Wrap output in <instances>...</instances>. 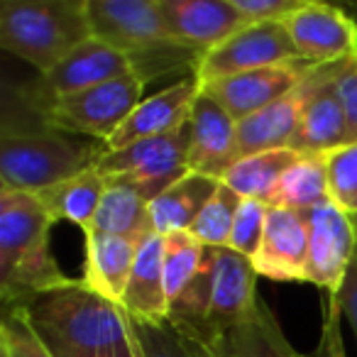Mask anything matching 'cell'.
Returning <instances> with one entry per match:
<instances>
[{
    "label": "cell",
    "instance_id": "ac0fdd59",
    "mask_svg": "<svg viewBox=\"0 0 357 357\" xmlns=\"http://www.w3.org/2000/svg\"><path fill=\"white\" fill-rule=\"evenodd\" d=\"M308 220L301 211L269 206L262 245L252 257L259 277L272 282H306Z\"/></svg>",
    "mask_w": 357,
    "mask_h": 357
},
{
    "label": "cell",
    "instance_id": "d4e9b609",
    "mask_svg": "<svg viewBox=\"0 0 357 357\" xmlns=\"http://www.w3.org/2000/svg\"><path fill=\"white\" fill-rule=\"evenodd\" d=\"M108 189V176L98 172V169H89V172L79 174V176L64 178L59 184L50 186L45 191H37V199L47 208V213L56 220H69L76 228L89 233L93 228L98 206Z\"/></svg>",
    "mask_w": 357,
    "mask_h": 357
},
{
    "label": "cell",
    "instance_id": "603a6c76",
    "mask_svg": "<svg viewBox=\"0 0 357 357\" xmlns=\"http://www.w3.org/2000/svg\"><path fill=\"white\" fill-rule=\"evenodd\" d=\"M340 71L318 89L303 110L298 130L289 144L296 154H331L347 144V123L335 89Z\"/></svg>",
    "mask_w": 357,
    "mask_h": 357
},
{
    "label": "cell",
    "instance_id": "2e32d148",
    "mask_svg": "<svg viewBox=\"0 0 357 357\" xmlns=\"http://www.w3.org/2000/svg\"><path fill=\"white\" fill-rule=\"evenodd\" d=\"M172 37L186 50L208 54L250 22L233 0H159Z\"/></svg>",
    "mask_w": 357,
    "mask_h": 357
},
{
    "label": "cell",
    "instance_id": "7c38bea8",
    "mask_svg": "<svg viewBox=\"0 0 357 357\" xmlns=\"http://www.w3.org/2000/svg\"><path fill=\"white\" fill-rule=\"evenodd\" d=\"M257 279L259 274L252 259L230 248H215L213 298H211L208 316L199 333H186V335H196L211 342L243 323L259 301Z\"/></svg>",
    "mask_w": 357,
    "mask_h": 357
},
{
    "label": "cell",
    "instance_id": "30bf717a",
    "mask_svg": "<svg viewBox=\"0 0 357 357\" xmlns=\"http://www.w3.org/2000/svg\"><path fill=\"white\" fill-rule=\"evenodd\" d=\"M347 59L335 61V64H323L313 71L311 76L301 81L294 91L282 96L279 100L269 103L267 108L257 110L250 118L238 123V149L240 157H250L257 152H269V149H289L294 135L298 130V123L303 118V110L311 103V98L318 93L328 79L337 74Z\"/></svg>",
    "mask_w": 357,
    "mask_h": 357
},
{
    "label": "cell",
    "instance_id": "9c48e42d",
    "mask_svg": "<svg viewBox=\"0 0 357 357\" xmlns=\"http://www.w3.org/2000/svg\"><path fill=\"white\" fill-rule=\"evenodd\" d=\"M308 220V257L306 284L335 294L345 282L357 255V228L352 213L335 201L306 211Z\"/></svg>",
    "mask_w": 357,
    "mask_h": 357
},
{
    "label": "cell",
    "instance_id": "ffe728a7",
    "mask_svg": "<svg viewBox=\"0 0 357 357\" xmlns=\"http://www.w3.org/2000/svg\"><path fill=\"white\" fill-rule=\"evenodd\" d=\"M123 311L144 323L169 321V298L164 289V238L149 233L135 255L132 272L125 287Z\"/></svg>",
    "mask_w": 357,
    "mask_h": 357
},
{
    "label": "cell",
    "instance_id": "4fadbf2b",
    "mask_svg": "<svg viewBox=\"0 0 357 357\" xmlns=\"http://www.w3.org/2000/svg\"><path fill=\"white\" fill-rule=\"evenodd\" d=\"M189 120L176 132L135 142L130 147L100 149L96 169L108 178L130 181H176L189 172ZM103 144V142H100Z\"/></svg>",
    "mask_w": 357,
    "mask_h": 357
},
{
    "label": "cell",
    "instance_id": "44dd1931",
    "mask_svg": "<svg viewBox=\"0 0 357 357\" xmlns=\"http://www.w3.org/2000/svg\"><path fill=\"white\" fill-rule=\"evenodd\" d=\"M86 235V267L84 284L91 291L100 294L108 301H123L125 287H128L130 272H132L135 255L142 240L123 238V235H108L91 230Z\"/></svg>",
    "mask_w": 357,
    "mask_h": 357
},
{
    "label": "cell",
    "instance_id": "4316f807",
    "mask_svg": "<svg viewBox=\"0 0 357 357\" xmlns=\"http://www.w3.org/2000/svg\"><path fill=\"white\" fill-rule=\"evenodd\" d=\"M298 157L301 154H296L294 149H269V152L240 157L220 181L225 186H230L240 199H255L262 201V204H269V196L277 189L282 174Z\"/></svg>",
    "mask_w": 357,
    "mask_h": 357
},
{
    "label": "cell",
    "instance_id": "7402d4cb",
    "mask_svg": "<svg viewBox=\"0 0 357 357\" xmlns=\"http://www.w3.org/2000/svg\"><path fill=\"white\" fill-rule=\"evenodd\" d=\"M206 345L215 357H303L291 347L277 316L262 298L243 323Z\"/></svg>",
    "mask_w": 357,
    "mask_h": 357
},
{
    "label": "cell",
    "instance_id": "d590c367",
    "mask_svg": "<svg viewBox=\"0 0 357 357\" xmlns=\"http://www.w3.org/2000/svg\"><path fill=\"white\" fill-rule=\"evenodd\" d=\"M303 0H233V6L252 22H284Z\"/></svg>",
    "mask_w": 357,
    "mask_h": 357
},
{
    "label": "cell",
    "instance_id": "e0dca14e",
    "mask_svg": "<svg viewBox=\"0 0 357 357\" xmlns=\"http://www.w3.org/2000/svg\"><path fill=\"white\" fill-rule=\"evenodd\" d=\"M199 91L201 81L194 74H189L186 79L176 81L169 89L144 98L128 115V120L120 125L118 132L110 139H105L103 149L105 152H115V149L130 147L135 142H144V139L164 137V135L176 132L189 120L191 105H194Z\"/></svg>",
    "mask_w": 357,
    "mask_h": 357
},
{
    "label": "cell",
    "instance_id": "8992f818",
    "mask_svg": "<svg viewBox=\"0 0 357 357\" xmlns=\"http://www.w3.org/2000/svg\"><path fill=\"white\" fill-rule=\"evenodd\" d=\"M142 89L144 81L132 74L74 96L32 103L27 108L40 118L45 128L66 135H86L105 142L144 100Z\"/></svg>",
    "mask_w": 357,
    "mask_h": 357
},
{
    "label": "cell",
    "instance_id": "ba28073f",
    "mask_svg": "<svg viewBox=\"0 0 357 357\" xmlns=\"http://www.w3.org/2000/svg\"><path fill=\"white\" fill-rule=\"evenodd\" d=\"M298 59L301 56H298L284 22H252L235 32L223 45L211 50L208 54L201 56L194 76L201 84H208V81H218L225 76Z\"/></svg>",
    "mask_w": 357,
    "mask_h": 357
},
{
    "label": "cell",
    "instance_id": "cb8c5ba5",
    "mask_svg": "<svg viewBox=\"0 0 357 357\" xmlns=\"http://www.w3.org/2000/svg\"><path fill=\"white\" fill-rule=\"evenodd\" d=\"M218 178L186 172L169 189H164L149 206V228H152V233L162 235V238L172 233H189L199 213L204 211V206L218 191Z\"/></svg>",
    "mask_w": 357,
    "mask_h": 357
},
{
    "label": "cell",
    "instance_id": "e575fe53",
    "mask_svg": "<svg viewBox=\"0 0 357 357\" xmlns=\"http://www.w3.org/2000/svg\"><path fill=\"white\" fill-rule=\"evenodd\" d=\"M337 96H340L342 113L347 123V144L357 142V54L347 59L340 76L335 81Z\"/></svg>",
    "mask_w": 357,
    "mask_h": 357
},
{
    "label": "cell",
    "instance_id": "d6986e66",
    "mask_svg": "<svg viewBox=\"0 0 357 357\" xmlns=\"http://www.w3.org/2000/svg\"><path fill=\"white\" fill-rule=\"evenodd\" d=\"M174 181H130V178H108V189L98 206L93 228L98 233L123 235V238H147L149 206L169 189ZM89 230V233H91Z\"/></svg>",
    "mask_w": 357,
    "mask_h": 357
},
{
    "label": "cell",
    "instance_id": "8fae6325",
    "mask_svg": "<svg viewBox=\"0 0 357 357\" xmlns=\"http://www.w3.org/2000/svg\"><path fill=\"white\" fill-rule=\"evenodd\" d=\"M289 37L303 61L335 64L357 54V25L340 8L303 0L284 20Z\"/></svg>",
    "mask_w": 357,
    "mask_h": 357
},
{
    "label": "cell",
    "instance_id": "7a4b0ae2",
    "mask_svg": "<svg viewBox=\"0 0 357 357\" xmlns=\"http://www.w3.org/2000/svg\"><path fill=\"white\" fill-rule=\"evenodd\" d=\"M52 225L54 218L35 194L0 191V296L8 308L71 282L52 255Z\"/></svg>",
    "mask_w": 357,
    "mask_h": 357
},
{
    "label": "cell",
    "instance_id": "74e56055",
    "mask_svg": "<svg viewBox=\"0 0 357 357\" xmlns=\"http://www.w3.org/2000/svg\"><path fill=\"white\" fill-rule=\"evenodd\" d=\"M186 335V333H184ZM189 337V350H191V357H215L213 352H211V347L206 345L204 340H199V337L194 335H186Z\"/></svg>",
    "mask_w": 357,
    "mask_h": 357
},
{
    "label": "cell",
    "instance_id": "5b68a950",
    "mask_svg": "<svg viewBox=\"0 0 357 357\" xmlns=\"http://www.w3.org/2000/svg\"><path fill=\"white\" fill-rule=\"evenodd\" d=\"M103 144L74 142L56 130L3 128L0 132V191L37 194L96 167Z\"/></svg>",
    "mask_w": 357,
    "mask_h": 357
},
{
    "label": "cell",
    "instance_id": "d6a6232c",
    "mask_svg": "<svg viewBox=\"0 0 357 357\" xmlns=\"http://www.w3.org/2000/svg\"><path fill=\"white\" fill-rule=\"evenodd\" d=\"M328 176H331L333 201L347 211L357 199V142L328 154Z\"/></svg>",
    "mask_w": 357,
    "mask_h": 357
},
{
    "label": "cell",
    "instance_id": "836d02e7",
    "mask_svg": "<svg viewBox=\"0 0 357 357\" xmlns=\"http://www.w3.org/2000/svg\"><path fill=\"white\" fill-rule=\"evenodd\" d=\"M323 321H321V337L311 355L306 357H347L345 340H342V308L337 303L335 294H323Z\"/></svg>",
    "mask_w": 357,
    "mask_h": 357
},
{
    "label": "cell",
    "instance_id": "4dcf8cb0",
    "mask_svg": "<svg viewBox=\"0 0 357 357\" xmlns=\"http://www.w3.org/2000/svg\"><path fill=\"white\" fill-rule=\"evenodd\" d=\"M3 357H54L30 326L25 308H8L0 328Z\"/></svg>",
    "mask_w": 357,
    "mask_h": 357
},
{
    "label": "cell",
    "instance_id": "f546056e",
    "mask_svg": "<svg viewBox=\"0 0 357 357\" xmlns=\"http://www.w3.org/2000/svg\"><path fill=\"white\" fill-rule=\"evenodd\" d=\"M128 323L137 357H191L189 337L174 323H144L132 316H128Z\"/></svg>",
    "mask_w": 357,
    "mask_h": 357
},
{
    "label": "cell",
    "instance_id": "277c9868",
    "mask_svg": "<svg viewBox=\"0 0 357 357\" xmlns=\"http://www.w3.org/2000/svg\"><path fill=\"white\" fill-rule=\"evenodd\" d=\"M91 40L86 0H6L0 8V47L52 71L76 47Z\"/></svg>",
    "mask_w": 357,
    "mask_h": 357
},
{
    "label": "cell",
    "instance_id": "3957f363",
    "mask_svg": "<svg viewBox=\"0 0 357 357\" xmlns=\"http://www.w3.org/2000/svg\"><path fill=\"white\" fill-rule=\"evenodd\" d=\"M86 15L91 37L128 54L144 84L181 69L194 74L201 59L172 37L159 0H86Z\"/></svg>",
    "mask_w": 357,
    "mask_h": 357
},
{
    "label": "cell",
    "instance_id": "f1b7e54d",
    "mask_svg": "<svg viewBox=\"0 0 357 357\" xmlns=\"http://www.w3.org/2000/svg\"><path fill=\"white\" fill-rule=\"evenodd\" d=\"M240 196L230 186L220 181L218 191L211 196V201L204 206L196 223L191 225L189 233L206 248H228L230 230H233L235 215L240 208Z\"/></svg>",
    "mask_w": 357,
    "mask_h": 357
},
{
    "label": "cell",
    "instance_id": "f35d334b",
    "mask_svg": "<svg viewBox=\"0 0 357 357\" xmlns=\"http://www.w3.org/2000/svg\"><path fill=\"white\" fill-rule=\"evenodd\" d=\"M113 357H137V355H135V345H130V347H125V350L115 352Z\"/></svg>",
    "mask_w": 357,
    "mask_h": 357
},
{
    "label": "cell",
    "instance_id": "8d00e7d4",
    "mask_svg": "<svg viewBox=\"0 0 357 357\" xmlns=\"http://www.w3.org/2000/svg\"><path fill=\"white\" fill-rule=\"evenodd\" d=\"M335 298L342 308V318L350 323L352 333H355V337H357V255H355V259H352L350 269H347L342 287L335 291Z\"/></svg>",
    "mask_w": 357,
    "mask_h": 357
},
{
    "label": "cell",
    "instance_id": "52a82bcc",
    "mask_svg": "<svg viewBox=\"0 0 357 357\" xmlns=\"http://www.w3.org/2000/svg\"><path fill=\"white\" fill-rule=\"evenodd\" d=\"M132 74L135 64L128 54L91 37L81 47H76L66 59H61L52 71L40 74L37 81L25 86L20 91V100L25 105H32L42 103V100L64 98V96L81 93V91L96 89L100 84Z\"/></svg>",
    "mask_w": 357,
    "mask_h": 357
},
{
    "label": "cell",
    "instance_id": "1f68e13d",
    "mask_svg": "<svg viewBox=\"0 0 357 357\" xmlns=\"http://www.w3.org/2000/svg\"><path fill=\"white\" fill-rule=\"evenodd\" d=\"M267 213H269V206L262 204V201H255V199L240 201L238 215H235L233 230H230L228 248L252 259L257 255L259 245H262Z\"/></svg>",
    "mask_w": 357,
    "mask_h": 357
},
{
    "label": "cell",
    "instance_id": "ab89813d",
    "mask_svg": "<svg viewBox=\"0 0 357 357\" xmlns=\"http://www.w3.org/2000/svg\"><path fill=\"white\" fill-rule=\"evenodd\" d=\"M347 211H350V213H357V199L352 201V206H350V208H347Z\"/></svg>",
    "mask_w": 357,
    "mask_h": 357
},
{
    "label": "cell",
    "instance_id": "60d3db41",
    "mask_svg": "<svg viewBox=\"0 0 357 357\" xmlns=\"http://www.w3.org/2000/svg\"><path fill=\"white\" fill-rule=\"evenodd\" d=\"M352 220H355V228H357V213H352Z\"/></svg>",
    "mask_w": 357,
    "mask_h": 357
},
{
    "label": "cell",
    "instance_id": "484cf974",
    "mask_svg": "<svg viewBox=\"0 0 357 357\" xmlns=\"http://www.w3.org/2000/svg\"><path fill=\"white\" fill-rule=\"evenodd\" d=\"M331 201L333 191L331 176H328V154H301L282 174L267 206L306 213Z\"/></svg>",
    "mask_w": 357,
    "mask_h": 357
},
{
    "label": "cell",
    "instance_id": "5bb4252c",
    "mask_svg": "<svg viewBox=\"0 0 357 357\" xmlns=\"http://www.w3.org/2000/svg\"><path fill=\"white\" fill-rule=\"evenodd\" d=\"M318 66L311 61H287V64L262 66V69L245 71V74L225 76L218 81L201 84L215 100H220L225 110L233 115L235 123L250 118L257 110L267 108L269 103L279 100L294 91L306 76H311Z\"/></svg>",
    "mask_w": 357,
    "mask_h": 357
},
{
    "label": "cell",
    "instance_id": "9a60e30c",
    "mask_svg": "<svg viewBox=\"0 0 357 357\" xmlns=\"http://www.w3.org/2000/svg\"><path fill=\"white\" fill-rule=\"evenodd\" d=\"M189 130V172L220 181L240 159L238 123L204 86L191 105Z\"/></svg>",
    "mask_w": 357,
    "mask_h": 357
},
{
    "label": "cell",
    "instance_id": "83f0119b",
    "mask_svg": "<svg viewBox=\"0 0 357 357\" xmlns=\"http://www.w3.org/2000/svg\"><path fill=\"white\" fill-rule=\"evenodd\" d=\"M208 248L191 233H172L164 238V289L169 306L199 277Z\"/></svg>",
    "mask_w": 357,
    "mask_h": 357
},
{
    "label": "cell",
    "instance_id": "6da1fadb",
    "mask_svg": "<svg viewBox=\"0 0 357 357\" xmlns=\"http://www.w3.org/2000/svg\"><path fill=\"white\" fill-rule=\"evenodd\" d=\"M22 308L54 357H113L132 345L123 306L91 291L84 279L45 291Z\"/></svg>",
    "mask_w": 357,
    "mask_h": 357
}]
</instances>
